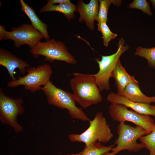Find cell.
Wrapping results in <instances>:
<instances>
[{"instance_id":"1","label":"cell","mask_w":155,"mask_h":155,"mask_svg":"<svg viewBox=\"0 0 155 155\" xmlns=\"http://www.w3.org/2000/svg\"><path fill=\"white\" fill-rule=\"evenodd\" d=\"M70 80L76 102L84 108L100 102L103 98L92 74L74 73Z\"/></svg>"},{"instance_id":"2","label":"cell","mask_w":155,"mask_h":155,"mask_svg":"<svg viewBox=\"0 0 155 155\" xmlns=\"http://www.w3.org/2000/svg\"><path fill=\"white\" fill-rule=\"evenodd\" d=\"M40 90L45 94L49 104L67 110L73 119L84 122L90 120L82 109L76 105L73 94L57 87L50 80Z\"/></svg>"},{"instance_id":"3","label":"cell","mask_w":155,"mask_h":155,"mask_svg":"<svg viewBox=\"0 0 155 155\" xmlns=\"http://www.w3.org/2000/svg\"><path fill=\"white\" fill-rule=\"evenodd\" d=\"M89 122V127L82 133L69 135V140L73 142H83L86 146L95 142L107 143L113 137L109 125L102 112H98Z\"/></svg>"},{"instance_id":"4","label":"cell","mask_w":155,"mask_h":155,"mask_svg":"<svg viewBox=\"0 0 155 155\" xmlns=\"http://www.w3.org/2000/svg\"><path fill=\"white\" fill-rule=\"evenodd\" d=\"M125 44L123 38L119 40L118 49L115 53L107 56H102L101 59H95L98 65L99 70L94 74H92L95 78L97 85L100 92L107 91L110 89L109 80L112 77V73L115 68L121 55L129 48Z\"/></svg>"},{"instance_id":"5","label":"cell","mask_w":155,"mask_h":155,"mask_svg":"<svg viewBox=\"0 0 155 155\" xmlns=\"http://www.w3.org/2000/svg\"><path fill=\"white\" fill-rule=\"evenodd\" d=\"M30 52L36 58L40 55L44 56V61L49 62L58 60L72 65H75L77 62L64 43L53 38L45 42H39L31 49Z\"/></svg>"},{"instance_id":"6","label":"cell","mask_w":155,"mask_h":155,"mask_svg":"<svg viewBox=\"0 0 155 155\" xmlns=\"http://www.w3.org/2000/svg\"><path fill=\"white\" fill-rule=\"evenodd\" d=\"M117 132L118 137L115 142L117 146L111 150L115 155L123 150L137 152L146 148L144 144L137 142L141 137L147 134L142 127L136 125L133 127L125 122H120L117 127Z\"/></svg>"},{"instance_id":"7","label":"cell","mask_w":155,"mask_h":155,"mask_svg":"<svg viewBox=\"0 0 155 155\" xmlns=\"http://www.w3.org/2000/svg\"><path fill=\"white\" fill-rule=\"evenodd\" d=\"M26 72L27 74L24 76H19L18 79L9 81L7 86L14 88L22 85L26 90L34 92L40 90L42 86L45 85L50 81L53 73L51 66L47 63L35 68H27Z\"/></svg>"},{"instance_id":"8","label":"cell","mask_w":155,"mask_h":155,"mask_svg":"<svg viewBox=\"0 0 155 155\" xmlns=\"http://www.w3.org/2000/svg\"><path fill=\"white\" fill-rule=\"evenodd\" d=\"M11 30L7 31L4 26L0 25V40H12L17 48L26 44L31 49L44 38L40 32L28 24H22L17 28L12 27Z\"/></svg>"},{"instance_id":"9","label":"cell","mask_w":155,"mask_h":155,"mask_svg":"<svg viewBox=\"0 0 155 155\" xmlns=\"http://www.w3.org/2000/svg\"><path fill=\"white\" fill-rule=\"evenodd\" d=\"M108 111L110 116L114 121L119 123L126 121L131 122L144 129L147 135L151 133L155 127L154 120L150 116L129 110L124 105L111 103L109 107Z\"/></svg>"},{"instance_id":"10","label":"cell","mask_w":155,"mask_h":155,"mask_svg":"<svg viewBox=\"0 0 155 155\" xmlns=\"http://www.w3.org/2000/svg\"><path fill=\"white\" fill-rule=\"evenodd\" d=\"M21 98L15 99L8 96L0 90V120L4 125L11 126L16 133L21 131L23 127L17 121L18 116L24 111Z\"/></svg>"},{"instance_id":"11","label":"cell","mask_w":155,"mask_h":155,"mask_svg":"<svg viewBox=\"0 0 155 155\" xmlns=\"http://www.w3.org/2000/svg\"><path fill=\"white\" fill-rule=\"evenodd\" d=\"M0 65L6 68L12 81L16 79L14 76L16 69H18L20 73L24 75L27 68L32 67L25 61L1 48L0 49Z\"/></svg>"},{"instance_id":"12","label":"cell","mask_w":155,"mask_h":155,"mask_svg":"<svg viewBox=\"0 0 155 155\" xmlns=\"http://www.w3.org/2000/svg\"><path fill=\"white\" fill-rule=\"evenodd\" d=\"M99 8L98 1L90 0L86 4L82 0L78 1L76 11L78 12L80 16L79 22L84 21L87 26L91 30L94 28V21L98 15Z\"/></svg>"},{"instance_id":"13","label":"cell","mask_w":155,"mask_h":155,"mask_svg":"<svg viewBox=\"0 0 155 155\" xmlns=\"http://www.w3.org/2000/svg\"><path fill=\"white\" fill-rule=\"evenodd\" d=\"M106 98L111 103L121 104L139 113L155 117V110L149 106V104L135 102L117 93L113 92L110 93Z\"/></svg>"},{"instance_id":"14","label":"cell","mask_w":155,"mask_h":155,"mask_svg":"<svg viewBox=\"0 0 155 155\" xmlns=\"http://www.w3.org/2000/svg\"><path fill=\"white\" fill-rule=\"evenodd\" d=\"M112 77L115 80L117 93L120 95L122 94L128 84L138 82L134 76L131 75L127 72L121 63L120 60L112 73Z\"/></svg>"},{"instance_id":"15","label":"cell","mask_w":155,"mask_h":155,"mask_svg":"<svg viewBox=\"0 0 155 155\" xmlns=\"http://www.w3.org/2000/svg\"><path fill=\"white\" fill-rule=\"evenodd\" d=\"M135 102L149 104L155 103V96H148L141 90L138 82L128 84L121 95Z\"/></svg>"},{"instance_id":"16","label":"cell","mask_w":155,"mask_h":155,"mask_svg":"<svg viewBox=\"0 0 155 155\" xmlns=\"http://www.w3.org/2000/svg\"><path fill=\"white\" fill-rule=\"evenodd\" d=\"M20 3L21 10L28 16L31 21V25L41 33L46 41L48 40L50 37L47 30V24L42 22L32 8L23 0H20Z\"/></svg>"},{"instance_id":"17","label":"cell","mask_w":155,"mask_h":155,"mask_svg":"<svg viewBox=\"0 0 155 155\" xmlns=\"http://www.w3.org/2000/svg\"><path fill=\"white\" fill-rule=\"evenodd\" d=\"M76 6L71 3L54 5L47 1V3L39 11L40 13L56 11L63 14L68 20L73 18L74 12L76 11Z\"/></svg>"},{"instance_id":"18","label":"cell","mask_w":155,"mask_h":155,"mask_svg":"<svg viewBox=\"0 0 155 155\" xmlns=\"http://www.w3.org/2000/svg\"><path fill=\"white\" fill-rule=\"evenodd\" d=\"M114 144L106 146L97 142H94L84 148L79 153L71 155H102L112 150Z\"/></svg>"},{"instance_id":"19","label":"cell","mask_w":155,"mask_h":155,"mask_svg":"<svg viewBox=\"0 0 155 155\" xmlns=\"http://www.w3.org/2000/svg\"><path fill=\"white\" fill-rule=\"evenodd\" d=\"M122 1L120 0H99V8L98 15L95 20L99 22L107 21V16L109 8L111 4L116 6L121 5Z\"/></svg>"},{"instance_id":"20","label":"cell","mask_w":155,"mask_h":155,"mask_svg":"<svg viewBox=\"0 0 155 155\" xmlns=\"http://www.w3.org/2000/svg\"><path fill=\"white\" fill-rule=\"evenodd\" d=\"M134 55L144 58L149 67L155 69V46L149 48L138 46L136 48Z\"/></svg>"},{"instance_id":"21","label":"cell","mask_w":155,"mask_h":155,"mask_svg":"<svg viewBox=\"0 0 155 155\" xmlns=\"http://www.w3.org/2000/svg\"><path fill=\"white\" fill-rule=\"evenodd\" d=\"M106 23L103 22H98L97 25L98 30L101 32L102 35L103 45L107 46L110 42L115 39L117 35L111 31Z\"/></svg>"},{"instance_id":"22","label":"cell","mask_w":155,"mask_h":155,"mask_svg":"<svg viewBox=\"0 0 155 155\" xmlns=\"http://www.w3.org/2000/svg\"><path fill=\"white\" fill-rule=\"evenodd\" d=\"M138 140L145 145L150 154H155V127L151 133L141 137Z\"/></svg>"},{"instance_id":"23","label":"cell","mask_w":155,"mask_h":155,"mask_svg":"<svg viewBox=\"0 0 155 155\" xmlns=\"http://www.w3.org/2000/svg\"><path fill=\"white\" fill-rule=\"evenodd\" d=\"M128 6L129 8L140 9L149 16L152 15L150 4L146 0H134Z\"/></svg>"},{"instance_id":"24","label":"cell","mask_w":155,"mask_h":155,"mask_svg":"<svg viewBox=\"0 0 155 155\" xmlns=\"http://www.w3.org/2000/svg\"><path fill=\"white\" fill-rule=\"evenodd\" d=\"M47 1L54 5L71 3L69 0H49Z\"/></svg>"},{"instance_id":"25","label":"cell","mask_w":155,"mask_h":155,"mask_svg":"<svg viewBox=\"0 0 155 155\" xmlns=\"http://www.w3.org/2000/svg\"><path fill=\"white\" fill-rule=\"evenodd\" d=\"M150 1L152 3V7L155 10V0H150Z\"/></svg>"},{"instance_id":"26","label":"cell","mask_w":155,"mask_h":155,"mask_svg":"<svg viewBox=\"0 0 155 155\" xmlns=\"http://www.w3.org/2000/svg\"><path fill=\"white\" fill-rule=\"evenodd\" d=\"M102 155H115L113 152H105Z\"/></svg>"},{"instance_id":"27","label":"cell","mask_w":155,"mask_h":155,"mask_svg":"<svg viewBox=\"0 0 155 155\" xmlns=\"http://www.w3.org/2000/svg\"><path fill=\"white\" fill-rule=\"evenodd\" d=\"M149 106L150 108L155 110V106L151 105L149 104Z\"/></svg>"},{"instance_id":"28","label":"cell","mask_w":155,"mask_h":155,"mask_svg":"<svg viewBox=\"0 0 155 155\" xmlns=\"http://www.w3.org/2000/svg\"><path fill=\"white\" fill-rule=\"evenodd\" d=\"M150 155H155V154H150Z\"/></svg>"}]
</instances>
